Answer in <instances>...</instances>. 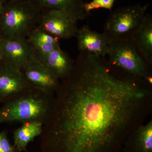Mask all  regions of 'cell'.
I'll return each mask as SVG.
<instances>
[{"mask_svg":"<svg viewBox=\"0 0 152 152\" xmlns=\"http://www.w3.org/2000/svg\"><path fill=\"white\" fill-rule=\"evenodd\" d=\"M152 112V85L80 52L61 81L40 135L42 152H120Z\"/></svg>","mask_w":152,"mask_h":152,"instance_id":"6da1fadb","label":"cell"},{"mask_svg":"<svg viewBox=\"0 0 152 152\" xmlns=\"http://www.w3.org/2000/svg\"><path fill=\"white\" fill-rule=\"evenodd\" d=\"M55 94L32 88L4 103L0 108V124L39 121L43 124L51 113Z\"/></svg>","mask_w":152,"mask_h":152,"instance_id":"7a4b0ae2","label":"cell"},{"mask_svg":"<svg viewBox=\"0 0 152 152\" xmlns=\"http://www.w3.org/2000/svg\"><path fill=\"white\" fill-rule=\"evenodd\" d=\"M41 12L30 0H10L4 4L0 15L1 38H26L36 27Z\"/></svg>","mask_w":152,"mask_h":152,"instance_id":"3957f363","label":"cell"},{"mask_svg":"<svg viewBox=\"0 0 152 152\" xmlns=\"http://www.w3.org/2000/svg\"><path fill=\"white\" fill-rule=\"evenodd\" d=\"M107 57L112 67L127 75L145 79L152 84V67L139 53L130 38L110 39Z\"/></svg>","mask_w":152,"mask_h":152,"instance_id":"277c9868","label":"cell"},{"mask_svg":"<svg viewBox=\"0 0 152 152\" xmlns=\"http://www.w3.org/2000/svg\"><path fill=\"white\" fill-rule=\"evenodd\" d=\"M149 6L138 3L112 11L104 25L103 33L111 40L130 37L140 25Z\"/></svg>","mask_w":152,"mask_h":152,"instance_id":"5b68a950","label":"cell"},{"mask_svg":"<svg viewBox=\"0 0 152 152\" xmlns=\"http://www.w3.org/2000/svg\"><path fill=\"white\" fill-rule=\"evenodd\" d=\"M78 21L66 11L49 10L41 12L37 27L59 40L68 39L77 35Z\"/></svg>","mask_w":152,"mask_h":152,"instance_id":"8992f818","label":"cell"},{"mask_svg":"<svg viewBox=\"0 0 152 152\" xmlns=\"http://www.w3.org/2000/svg\"><path fill=\"white\" fill-rule=\"evenodd\" d=\"M21 71L33 88L53 94L59 88L61 81L38 59L36 54L26 63Z\"/></svg>","mask_w":152,"mask_h":152,"instance_id":"52a82bcc","label":"cell"},{"mask_svg":"<svg viewBox=\"0 0 152 152\" xmlns=\"http://www.w3.org/2000/svg\"><path fill=\"white\" fill-rule=\"evenodd\" d=\"M32 88L21 70L3 63L0 66V103L5 102Z\"/></svg>","mask_w":152,"mask_h":152,"instance_id":"ba28073f","label":"cell"},{"mask_svg":"<svg viewBox=\"0 0 152 152\" xmlns=\"http://www.w3.org/2000/svg\"><path fill=\"white\" fill-rule=\"evenodd\" d=\"M3 64L21 70L35 52L26 38L7 39L0 38Z\"/></svg>","mask_w":152,"mask_h":152,"instance_id":"9c48e42d","label":"cell"},{"mask_svg":"<svg viewBox=\"0 0 152 152\" xmlns=\"http://www.w3.org/2000/svg\"><path fill=\"white\" fill-rule=\"evenodd\" d=\"M75 37L80 52H87L99 58L107 57L110 39L104 33L94 31L84 25L79 29Z\"/></svg>","mask_w":152,"mask_h":152,"instance_id":"30bf717a","label":"cell"},{"mask_svg":"<svg viewBox=\"0 0 152 152\" xmlns=\"http://www.w3.org/2000/svg\"><path fill=\"white\" fill-rule=\"evenodd\" d=\"M35 54L61 81L67 78L75 66V61L61 48L46 54Z\"/></svg>","mask_w":152,"mask_h":152,"instance_id":"8fae6325","label":"cell"},{"mask_svg":"<svg viewBox=\"0 0 152 152\" xmlns=\"http://www.w3.org/2000/svg\"><path fill=\"white\" fill-rule=\"evenodd\" d=\"M137 50L152 67V16L146 14L137 30L130 37Z\"/></svg>","mask_w":152,"mask_h":152,"instance_id":"7c38bea8","label":"cell"},{"mask_svg":"<svg viewBox=\"0 0 152 152\" xmlns=\"http://www.w3.org/2000/svg\"><path fill=\"white\" fill-rule=\"evenodd\" d=\"M123 152H152V120L140 125L128 136Z\"/></svg>","mask_w":152,"mask_h":152,"instance_id":"4fadbf2b","label":"cell"},{"mask_svg":"<svg viewBox=\"0 0 152 152\" xmlns=\"http://www.w3.org/2000/svg\"><path fill=\"white\" fill-rule=\"evenodd\" d=\"M41 12L49 10L66 11L78 20H84L88 15L84 8L83 0H30Z\"/></svg>","mask_w":152,"mask_h":152,"instance_id":"5bb4252c","label":"cell"},{"mask_svg":"<svg viewBox=\"0 0 152 152\" xmlns=\"http://www.w3.org/2000/svg\"><path fill=\"white\" fill-rule=\"evenodd\" d=\"M43 123L39 121H30L22 123L13 132L14 146L19 152L25 151L28 144L43 131Z\"/></svg>","mask_w":152,"mask_h":152,"instance_id":"9a60e30c","label":"cell"},{"mask_svg":"<svg viewBox=\"0 0 152 152\" xmlns=\"http://www.w3.org/2000/svg\"><path fill=\"white\" fill-rule=\"evenodd\" d=\"M28 40L36 54L45 55L60 48L59 40L36 26L28 34Z\"/></svg>","mask_w":152,"mask_h":152,"instance_id":"2e32d148","label":"cell"},{"mask_svg":"<svg viewBox=\"0 0 152 152\" xmlns=\"http://www.w3.org/2000/svg\"><path fill=\"white\" fill-rule=\"evenodd\" d=\"M115 0H92L89 3H85L84 8L87 15L94 10L105 9L112 11Z\"/></svg>","mask_w":152,"mask_h":152,"instance_id":"e0dca14e","label":"cell"},{"mask_svg":"<svg viewBox=\"0 0 152 152\" xmlns=\"http://www.w3.org/2000/svg\"><path fill=\"white\" fill-rule=\"evenodd\" d=\"M0 152H19L11 143L5 131H0Z\"/></svg>","mask_w":152,"mask_h":152,"instance_id":"ac0fdd59","label":"cell"},{"mask_svg":"<svg viewBox=\"0 0 152 152\" xmlns=\"http://www.w3.org/2000/svg\"><path fill=\"white\" fill-rule=\"evenodd\" d=\"M3 56L2 51L1 48V45H0V66H1L3 64Z\"/></svg>","mask_w":152,"mask_h":152,"instance_id":"d6986e66","label":"cell"},{"mask_svg":"<svg viewBox=\"0 0 152 152\" xmlns=\"http://www.w3.org/2000/svg\"><path fill=\"white\" fill-rule=\"evenodd\" d=\"M4 0H0V15L2 12L3 8H4Z\"/></svg>","mask_w":152,"mask_h":152,"instance_id":"ffe728a7","label":"cell"},{"mask_svg":"<svg viewBox=\"0 0 152 152\" xmlns=\"http://www.w3.org/2000/svg\"><path fill=\"white\" fill-rule=\"evenodd\" d=\"M4 1L5 3L7 1H10V0H4Z\"/></svg>","mask_w":152,"mask_h":152,"instance_id":"44dd1931","label":"cell"}]
</instances>
